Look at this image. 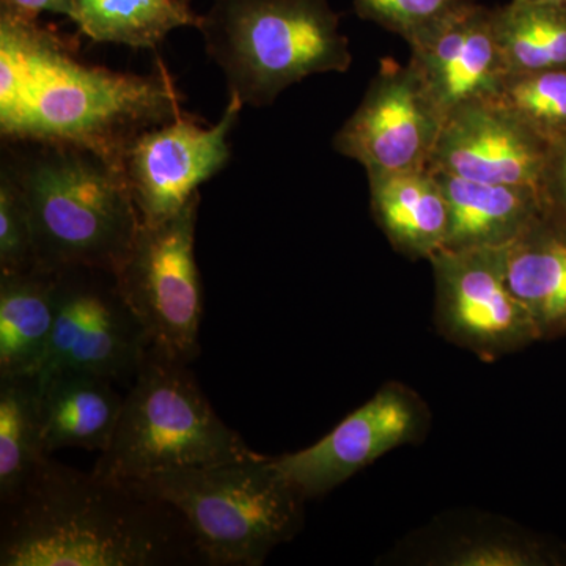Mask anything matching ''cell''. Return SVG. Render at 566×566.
Returning a JSON list of instances; mask_svg holds the SVG:
<instances>
[{"label": "cell", "instance_id": "1", "mask_svg": "<svg viewBox=\"0 0 566 566\" xmlns=\"http://www.w3.org/2000/svg\"><path fill=\"white\" fill-rule=\"evenodd\" d=\"M161 59L147 76L80 61L39 20L0 14V134L9 144L84 148L122 169L140 133L185 114Z\"/></svg>", "mask_w": 566, "mask_h": 566}, {"label": "cell", "instance_id": "2", "mask_svg": "<svg viewBox=\"0 0 566 566\" xmlns=\"http://www.w3.org/2000/svg\"><path fill=\"white\" fill-rule=\"evenodd\" d=\"M2 566L207 565L172 505L51 460L2 504Z\"/></svg>", "mask_w": 566, "mask_h": 566}, {"label": "cell", "instance_id": "3", "mask_svg": "<svg viewBox=\"0 0 566 566\" xmlns=\"http://www.w3.org/2000/svg\"><path fill=\"white\" fill-rule=\"evenodd\" d=\"M21 144L3 163L31 212L36 266L117 273L142 222L123 170L84 148Z\"/></svg>", "mask_w": 566, "mask_h": 566}, {"label": "cell", "instance_id": "4", "mask_svg": "<svg viewBox=\"0 0 566 566\" xmlns=\"http://www.w3.org/2000/svg\"><path fill=\"white\" fill-rule=\"evenodd\" d=\"M197 31L244 106H271L305 77L346 73L353 63L327 0H212Z\"/></svg>", "mask_w": 566, "mask_h": 566}, {"label": "cell", "instance_id": "5", "mask_svg": "<svg viewBox=\"0 0 566 566\" xmlns=\"http://www.w3.org/2000/svg\"><path fill=\"white\" fill-rule=\"evenodd\" d=\"M256 455L216 415L188 364L148 352L93 472L126 483Z\"/></svg>", "mask_w": 566, "mask_h": 566}, {"label": "cell", "instance_id": "6", "mask_svg": "<svg viewBox=\"0 0 566 566\" xmlns=\"http://www.w3.org/2000/svg\"><path fill=\"white\" fill-rule=\"evenodd\" d=\"M133 485L180 513L210 566L263 565L304 524L305 499L260 453Z\"/></svg>", "mask_w": 566, "mask_h": 566}, {"label": "cell", "instance_id": "7", "mask_svg": "<svg viewBox=\"0 0 566 566\" xmlns=\"http://www.w3.org/2000/svg\"><path fill=\"white\" fill-rule=\"evenodd\" d=\"M200 192L159 222L142 221L114 274L118 293L137 316L153 352L191 364L199 356L202 279L196 260Z\"/></svg>", "mask_w": 566, "mask_h": 566}, {"label": "cell", "instance_id": "8", "mask_svg": "<svg viewBox=\"0 0 566 566\" xmlns=\"http://www.w3.org/2000/svg\"><path fill=\"white\" fill-rule=\"evenodd\" d=\"M150 349L114 274L91 268L57 271L54 333L39 375L84 371L132 385Z\"/></svg>", "mask_w": 566, "mask_h": 566}, {"label": "cell", "instance_id": "9", "mask_svg": "<svg viewBox=\"0 0 566 566\" xmlns=\"http://www.w3.org/2000/svg\"><path fill=\"white\" fill-rule=\"evenodd\" d=\"M434 277V326L450 344L494 363L539 340L505 275L504 249H442Z\"/></svg>", "mask_w": 566, "mask_h": 566}, {"label": "cell", "instance_id": "10", "mask_svg": "<svg viewBox=\"0 0 566 566\" xmlns=\"http://www.w3.org/2000/svg\"><path fill=\"white\" fill-rule=\"evenodd\" d=\"M446 117L409 65L382 59L359 106L334 136L367 175L430 169Z\"/></svg>", "mask_w": 566, "mask_h": 566}, {"label": "cell", "instance_id": "11", "mask_svg": "<svg viewBox=\"0 0 566 566\" xmlns=\"http://www.w3.org/2000/svg\"><path fill=\"white\" fill-rule=\"evenodd\" d=\"M430 411L419 394L387 382L318 442L273 457L281 474L305 501L331 493L395 449L422 441Z\"/></svg>", "mask_w": 566, "mask_h": 566}, {"label": "cell", "instance_id": "12", "mask_svg": "<svg viewBox=\"0 0 566 566\" xmlns=\"http://www.w3.org/2000/svg\"><path fill=\"white\" fill-rule=\"evenodd\" d=\"M244 104L229 95L216 125L203 126L188 112L140 133L123 155L122 170L142 221L159 222L186 207L199 186L232 158L229 134Z\"/></svg>", "mask_w": 566, "mask_h": 566}, {"label": "cell", "instance_id": "13", "mask_svg": "<svg viewBox=\"0 0 566 566\" xmlns=\"http://www.w3.org/2000/svg\"><path fill=\"white\" fill-rule=\"evenodd\" d=\"M408 46V65L446 118L465 104L488 102L509 73L495 33L494 9L475 0Z\"/></svg>", "mask_w": 566, "mask_h": 566}, {"label": "cell", "instance_id": "14", "mask_svg": "<svg viewBox=\"0 0 566 566\" xmlns=\"http://www.w3.org/2000/svg\"><path fill=\"white\" fill-rule=\"evenodd\" d=\"M549 145L490 102L447 115L430 170L483 182L542 188Z\"/></svg>", "mask_w": 566, "mask_h": 566}, {"label": "cell", "instance_id": "15", "mask_svg": "<svg viewBox=\"0 0 566 566\" xmlns=\"http://www.w3.org/2000/svg\"><path fill=\"white\" fill-rule=\"evenodd\" d=\"M450 211L444 249H504L545 210L542 192L531 186L499 185L431 170Z\"/></svg>", "mask_w": 566, "mask_h": 566}, {"label": "cell", "instance_id": "16", "mask_svg": "<svg viewBox=\"0 0 566 566\" xmlns=\"http://www.w3.org/2000/svg\"><path fill=\"white\" fill-rule=\"evenodd\" d=\"M506 282L527 308L539 340L566 335V223L543 210L504 248Z\"/></svg>", "mask_w": 566, "mask_h": 566}, {"label": "cell", "instance_id": "17", "mask_svg": "<svg viewBox=\"0 0 566 566\" xmlns=\"http://www.w3.org/2000/svg\"><path fill=\"white\" fill-rule=\"evenodd\" d=\"M36 376L48 453L62 449L104 452L114 438L125 398L115 392L114 382L84 371Z\"/></svg>", "mask_w": 566, "mask_h": 566}, {"label": "cell", "instance_id": "18", "mask_svg": "<svg viewBox=\"0 0 566 566\" xmlns=\"http://www.w3.org/2000/svg\"><path fill=\"white\" fill-rule=\"evenodd\" d=\"M370 210L394 251L409 260H430L446 248L450 211L430 169L370 174Z\"/></svg>", "mask_w": 566, "mask_h": 566}, {"label": "cell", "instance_id": "19", "mask_svg": "<svg viewBox=\"0 0 566 566\" xmlns=\"http://www.w3.org/2000/svg\"><path fill=\"white\" fill-rule=\"evenodd\" d=\"M57 314V271L0 274V378L36 376Z\"/></svg>", "mask_w": 566, "mask_h": 566}, {"label": "cell", "instance_id": "20", "mask_svg": "<svg viewBox=\"0 0 566 566\" xmlns=\"http://www.w3.org/2000/svg\"><path fill=\"white\" fill-rule=\"evenodd\" d=\"M70 20L95 43L156 50L175 29H199L202 14L186 0H71Z\"/></svg>", "mask_w": 566, "mask_h": 566}, {"label": "cell", "instance_id": "21", "mask_svg": "<svg viewBox=\"0 0 566 566\" xmlns=\"http://www.w3.org/2000/svg\"><path fill=\"white\" fill-rule=\"evenodd\" d=\"M41 423L39 376L0 378V502L11 501L50 458Z\"/></svg>", "mask_w": 566, "mask_h": 566}, {"label": "cell", "instance_id": "22", "mask_svg": "<svg viewBox=\"0 0 566 566\" xmlns=\"http://www.w3.org/2000/svg\"><path fill=\"white\" fill-rule=\"evenodd\" d=\"M494 22L509 73L566 69V9L510 0Z\"/></svg>", "mask_w": 566, "mask_h": 566}, {"label": "cell", "instance_id": "23", "mask_svg": "<svg viewBox=\"0 0 566 566\" xmlns=\"http://www.w3.org/2000/svg\"><path fill=\"white\" fill-rule=\"evenodd\" d=\"M488 102L547 145L566 137V69L506 73Z\"/></svg>", "mask_w": 566, "mask_h": 566}, {"label": "cell", "instance_id": "24", "mask_svg": "<svg viewBox=\"0 0 566 566\" xmlns=\"http://www.w3.org/2000/svg\"><path fill=\"white\" fill-rule=\"evenodd\" d=\"M431 558L449 566H545L560 560L538 539L499 528L457 535Z\"/></svg>", "mask_w": 566, "mask_h": 566}, {"label": "cell", "instance_id": "25", "mask_svg": "<svg viewBox=\"0 0 566 566\" xmlns=\"http://www.w3.org/2000/svg\"><path fill=\"white\" fill-rule=\"evenodd\" d=\"M35 241L28 202L6 163L0 170V274L35 268Z\"/></svg>", "mask_w": 566, "mask_h": 566}, {"label": "cell", "instance_id": "26", "mask_svg": "<svg viewBox=\"0 0 566 566\" xmlns=\"http://www.w3.org/2000/svg\"><path fill=\"white\" fill-rule=\"evenodd\" d=\"M468 2L471 0H354V10L363 20L411 44Z\"/></svg>", "mask_w": 566, "mask_h": 566}, {"label": "cell", "instance_id": "27", "mask_svg": "<svg viewBox=\"0 0 566 566\" xmlns=\"http://www.w3.org/2000/svg\"><path fill=\"white\" fill-rule=\"evenodd\" d=\"M539 192L546 210L566 223V137L549 145Z\"/></svg>", "mask_w": 566, "mask_h": 566}, {"label": "cell", "instance_id": "28", "mask_svg": "<svg viewBox=\"0 0 566 566\" xmlns=\"http://www.w3.org/2000/svg\"><path fill=\"white\" fill-rule=\"evenodd\" d=\"M40 13L63 14L70 18L71 0H0V14L39 20Z\"/></svg>", "mask_w": 566, "mask_h": 566}, {"label": "cell", "instance_id": "29", "mask_svg": "<svg viewBox=\"0 0 566 566\" xmlns=\"http://www.w3.org/2000/svg\"><path fill=\"white\" fill-rule=\"evenodd\" d=\"M513 2L521 3H539V6H553L566 9V0H513Z\"/></svg>", "mask_w": 566, "mask_h": 566}, {"label": "cell", "instance_id": "30", "mask_svg": "<svg viewBox=\"0 0 566 566\" xmlns=\"http://www.w3.org/2000/svg\"><path fill=\"white\" fill-rule=\"evenodd\" d=\"M186 2H189V3H191V0H186Z\"/></svg>", "mask_w": 566, "mask_h": 566}]
</instances>
